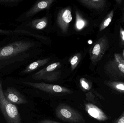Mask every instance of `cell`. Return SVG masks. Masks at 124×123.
Wrapping results in <instances>:
<instances>
[{
    "label": "cell",
    "mask_w": 124,
    "mask_h": 123,
    "mask_svg": "<svg viewBox=\"0 0 124 123\" xmlns=\"http://www.w3.org/2000/svg\"><path fill=\"white\" fill-rule=\"evenodd\" d=\"M123 58H124V50H123Z\"/></svg>",
    "instance_id": "obj_27"
},
{
    "label": "cell",
    "mask_w": 124,
    "mask_h": 123,
    "mask_svg": "<svg viewBox=\"0 0 124 123\" xmlns=\"http://www.w3.org/2000/svg\"><path fill=\"white\" fill-rule=\"evenodd\" d=\"M56 115L64 122L71 123H84L83 116L78 111L66 104L59 105L56 110Z\"/></svg>",
    "instance_id": "obj_4"
},
{
    "label": "cell",
    "mask_w": 124,
    "mask_h": 123,
    "mask_svg": "<svg viewBox=\"0 0 124 123\" xmlns=\"http://www.w3.org/2000/svg\"><path fill=\"white\" fill-rule=\"evenodd\" d=\"M26 32L22 30H4L0 29V34H1L7 35H8L14 34H22L25 33Z\"/></svg>",
    "instance_id": "obj_20"
},
{
    "label": "cell",
    "mask_w": 124,
    "mask_h": 123,
    "mask_svg": "<svg viewBox=\"0 0 124 123\" xmlns=\"http://www.w3.org/2000/svg\"><path fill=\"white\" fill-rule=\"evenodd\" d=\"M81 58V53H78L72 56L69 59L71 71H74L78 66Z\"/></svg>",
    "instance_id": "obj_18"
},
{
    "label": "cell",
    "mask_w": 124,
    "mask_h": 123,
    "mask_svg": "<svg viewBox=\"0 0 124 123\" xmlns=\"http://www.w3.org/2000/svg\"><path fill=\"white\" fill-rule=\"evenodd\" d=\"M104 70L106 74L113 81L124 79V60L121 55L115 53L113 58L105 65Z\"/></svg>",
    "instance_id": "obj_3"
},
{
    "label": "cell",
    "mask_w": 124,
    "mask_h": 123,
    "mask_svg": "<svg viewBox=\"0 0 124 123\" xmlns=\"http://www.w3.org/2000/svg\"><path fill=\"white\" fill-rule=\"evenodd\" d=\"M80 84L82 87L85 89L89 90L90 89V85L88 82L84 78H82L80 80Z\"/></svg>",
    "instance_id": "obj_21"
},
{
    "label": "cell",
    "mask_w": 124,
    "mask_h": 123,
    "mask_svg": "<svg viewBox=\"0 0 124 123\" xmlns=\"http://www.w3.org/2000/svg\"><path fill=\"white\" fill-rule=\"evenodd\" d=\"M76 21H75V27L76 29L78 31H80L83 29L87 25V22L80 15L77 11L76 12Z\"/></svg>",
    "instance_id": "obj_16"
},
{
    "label": "cell",
    "mask_w": 124,
    "mask_h": 123,
    "mask_svg": "<svg viewBox=\"0 0 124 123\" xmlns=\"http://www.w3.org/2000/svg\"><path fill=\"white\" fill-rule=\"evenodd\" d=\"M114 14V11L113 10L111 11L108 14V15L105 17L103 21L101 24L99 28V32H101L108 26L112 21Z\"/></svg>",
    "instance_id": "obj_17"
},
{
    "label": "cell",
    "mask_w": 124,
    "mask_h": 123,
    "mask_svg": "<svg viewBox=\"0 0 124 123\" xmlns=\"http://www.w3.org/2000/svg\"><path fill=\"white\" fill-rule=\"evenodd\" d=\"M38 123H57V122H54V121H52L50 120H43L41 121L38 122Z\"/></svg>",
    "instance_id": "obj_24"
},
{
    "label": "cell",
    "mask_w": 124,
    "mask_h": 123,
    "mask_svg": "<svg viewBox=\"0 0 124 123\" xmlns=\"http://www.w3.org/2000/svg\"><path fill=\"white\" fill-rule=\"evenodd\" d=\"M50 60L49 58H46L38 60L33 62L27 66L24 70L21 71L20 73L27 74L31 73L46 64Z\"/></svg>",
    "instance_id": "obj_13"
},
{
    "label": "cell",
    "mask_w": 124,
    "mask_h": 123,
    "mask_svg": "<svg viewBox=\"0 0 124 123\" xmlns=\"http://www.w3.org/2000/svg\"><path fill=\"white\" fill-rule=\"evenodd\" d=\"M22 34L8 35L0 42V73L16 70L28 57L27 52L35 43L21 39Z\"/></svg>",
    "instance_id": "obj_1"
},
{
    "label": "cell",
    "mask_w": 124,
    "mask_h": 123,
    "mask_svg": "<svg viewBox=\"0 0 124 123\" xmlns=\"http://www.w3.org/2000/svg\"><path fill=\"white\" fill-rule=\"evenodd\" d=\"M113 123H124V112Z\"/></svg>",
    "instance_id": "obj_23"
},
{
    "label": "cell",
    "mask_w": 124,
    "mask_h": 123,
    "mask_svg": "<svg viewBox=\"0 0 124 123\" xmlns=\"http://www.w3.org/2000/svg\"><path fill=\"white\" fill-rule=\"evenodd\" d=\"M23 84L31 86L41 91L52 94H68L70 93L71 91L68 89L61 86L59 85L49 84L44 83H33L31 82H23Z\"/></svg>",
    "instance_id": "obj_6"
},
{
    "label": "cell",
    "mask_w": 124,
    "mask_h": 123,
    "mask_svg": "<svg viewBox=\"0 0 124 123\" xmlns=\"http://www.w3.org/2000/svg\"><path fill=\"white\" fill-rule=\"evenodd\" d=\"M54 0H44L39 1L36 3L34 6L30 9L28 11L25 12L19 18L20 21L22 19L28 18L31 17L35 15L39 12L44 10L48 9L51 6L52 4L54 2Z\"/></svg>",
    "instance_id": "obj_9"
},
{
    "label": "cell",
    "mask_w": 124,
    "mask_h": 123,
    "mask_svg": "<svg viewBox=\"0 0 124 123\" xmlns=\"http://www.w3.org/2000/svg\"><path fill=\"white\" fill-rule=\"evenodd\" d=\"M85 110L91 117L100 121H105L108 120V117L105 113L95 105L87 103L85 105Z\"/></svg>",
    "instance_id": "obj_10"
},
{
    "label": "cell",
    "mask_w": 124,
    "mask_h": 123,
    "mask_svg": "<svg viewBox=\"0 0 124 123\" xmlns=\"http://www.w3.org/2000/svg\"><path fill=\"white\" fill-rule=\"evenodd\" d=\"M108 47L109 42L106 36L101 38L92 46L89 55L93 64H96L102 59Z\"/></svg>",
    "instance_id": "obj_5"
},
{
    "label": "cell",
    "mask_w": 124,
    "mask_h": 123,
    "mask_svg": "<svg viewBox=\"0 0 124 123\" xmlns=\"http://www.w3.org/2000/svg\"><path fill=\"white\" fill-rule=\"evenodd\" d=\"M48 25V19L46 17L37 19L33 20L31 22V27L37 30L43 29Z\"/></svg>",
    "instance_id": "obj_15"
},
{
    "label": "cell",
    "mask_w": 124,
    "mask_h": 123,
    "mask_svg": "<svg viewBox=\"0 0 124 123\" xmlns=\"http://www.w3.org/2000/svg\"><path fill=\"white\" fill-rule=\"evenodd\" d=\"M22 0H0V5L7 7H13L17 6Z\"/></svg>",
    "instance_id": "obj_19"
},
{
    "label": "cell",
    "mask_w": 124,
    "mask_h": 123,
    "mask_svg": "<svg viewBox=\"0 0 124 123\" xmlns=\"http://www.w3.org/2000/svg\"><path fill=\"white\" fill-rule=\"evenodd\" d=\"M120 37L121 43L122 45L124 44V29L122 27L120 28Z\"/></svg>",
    "instance_id": "obj_22"
},
{
    "label": "cell",
    "mask_w": 124,
    "mask_h": 123,
    "mask_svg": "<svg viewBox=\"0 0 124 123\" xmlns=\"http://www.w3.org/2000/svg\"><path fill=\"white\" fill-rule=\"evenodd\" d=\"M72 20L71 10L69 7L63 9L59 12L57 22L58 26L63 32H67L69 24Z\"/></svg>",
    "instance_id": "obj_7"
},
{
    "label": "cell",
    "mask_w": 124,
    "mask_h": 123,
    "mask_svg": "<svg viewBox=\"0 0 124 123\" xmlns=\"http://www.w3.org/2000/svg\"><path fill=\"white\" fill-rule=\"evenodd\" d=\"M116 1L118 4H120L122 3L123 0H116Z\"/></svg>",
    "instance_id": "obj_25"
},
{
    "label": "cell",
    "mask_w": 124,
    "mask_h": 123,
    "mask_svg": "<svg viewBox=\"0 0 124 123\" xmlns=\"http://www.w3.org/2000/svg\"><path fill=\"white\" fill-rule=\"evenodd\" d=\"M79 2L82 5L91 8L99 9L102 8L105 6V0H80Z\"/></svg>",
    "instance_id": "obj_12"
},
{
    "label": "cell",
    "mask_w": 124,
    "mask_h": 123,
    "mask_svg": "<svg viewBox=\"0 0 124 123\" xmlns=\"http://www.w3.org/2000/svg\"><path fill=\"white\" fill-rule=\"evenodd\" d=\"M0 110L7 123H22L17 108L5 98L1 81H0Z\"/></svg>",
    "instance_id": "obj_2"
},
{
    "label": "cell",
    "mask_w": 124,
    "mask_h": 123,
    "mask_svg": "<svg viewBox=\"0 0 124 123\" xmlns=\"http://www.w3.org/2000/svg\"><path fill=\"white\" fill-rule=\"evenodd\" d=\"M59 71L41 72L40 71L34 74L32 78L35 80H44L48 81H54L58 80L60 76Z\"/></svg>",
    "instance_id": "obj_11"
},
{
    "label": "cell",
    "mask_w": 124,
    "mask_h": 123,
    "mask_svg": "<svg viewBox=\"0 0 124 123\" xmlns=\"http://www.w3.org/2000/svg\"><path fill=\"white\" fill-rule=\"evenodd\" d=\"M104 83L111 89L124 94V82L119 81H106Z\"/></svg>",
    "instance_id": "obj_14"
},
{
    "label": "cell",
    "mask_w": 124,
    "mask_h": 123,
    "mask_svg": "<svg viewBox=\"0 0 124 123\" xmlns=\"http://www.w3.org/2000/svg\"><path fill=\"white\" fill-rule=\"evenodd\" d=\"M3 93L7 100L12 104H21L27 103L24 97L15 88L8 87Z\"/></svg>",
    "instance_id": "obj_8"
},
{
    "label": "cell",
    "mask_w": 124,
    "mask_h": 123,
    "mask_svg": "<svg viewBox=\"0 0 124 123\" xmlns=\"http://www.w3.org/2000/svg\"><path fill=\"white\" fill-rule=\"evenodd\" d=\"M122 21L124 22V7L123 9V16H122Z\"/></svg>",
    "instance_id": "obj_26"
}]
</instances>
